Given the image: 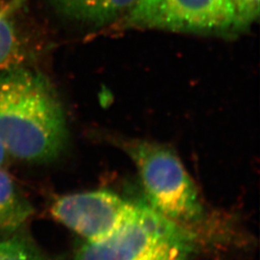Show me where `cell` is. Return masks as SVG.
Instances as JSON below:
<instances>
[{
    "instance_id": "7a4b0ae2",
    "label": "cell",
    "mask_w": 260,
    "mask_h": 260,
    "mask_svg": "<svg viewBox=\"0 0 260 260\" xmlns=\"http://www.w3.org/2000/svg\"><path fill=\"white\" fill-rule=\"evenodd\" d=\"M197 233L141 204L129 222L98 241L85 242L75 260H190Z\"/></svg>"
},
{
    "instance_id": "9c48e42d",
    "label": "cell",
    "mask_w": 260,
    "mask_h": 260,
    "mask_svg": "<svg viewBox=\"0 0 260 260\" xmlns=\"http://www.w3.org/2000/svg\"><path fill=\"white\" fill-rule=\"evenodd\" d=\"M0 260H46L34 243L15 235L0 240Z\"/></svg>"
},
{
    "instance_id": "3957f363",
    "label": "cell",
    "mask_w": 260,
    "mask_h": 260,
    "mask_svg": "<svg viewBox=\"0 0 260 260\" xmlns=\"http://www.w3.org/2000/svg\"><path fill=\"white\" fill-rule=\"evenodd\" d=\"M122 146L138 169L149 205L168 220L196 233L205 222V207L176 152L141 140L126 141Z\"/></svg>"
},
{
    "instance_id": "30bf717a",
    "label": "cell",
    "mask_w": 260,
    "mask_h": 260,
    "mask_svg": "<svg viewBox=\"0 0 260 260\" xmlns=\"http://www.w3.org/2000/svg\"><path fill=\"white\" fill-rule=\"evenodd\" d=\"M238 27L249 24L256 19L259 14V0H232Z\"/></svg>"
},
{
    "instance_id": "8fae6325",
    "label": "cell",
    "mask_w": 260,
    "mask_h": 260,
    "mask_svg": "<svg viewBox=\"0 0 260 260\" xmlns=\"http://www.w3.org/2000/svg\"><path fill=\"white\" fill-rule=\"evenodd\" d=\"M9 154L0 142V168H6L9 161Z\"/></svg>"
},
{
    "instance_id": "8992f818",
    "label": "cell",
    "mask_w": 260,
    "mask_h": 260,
    "mask_svg": "<svg viewBox=\"0 0 260 260\" xmlns=\"http://www.w3.org/2000/svg\"><path fill=\"white\" fill-rule=\"evenodd\" d=\"M53 8L70 19L103 24L126 13L137 0H49Z\"/></svg>"
},
{
    "instance_id": "5b68a950",
    "label": "cell",
    "mask_w": 260,
    "mask_h": 260,
    "mask_svg": "<svg viewBox=\"0 0 260 260\" xmlns=\"http://www.w3.org/2000/svg\"><path fill=\"white\" fill-rule=\"evenodd\" d=\"M140 205L101 190L59 197L51 205L50 213L86 242H92L107 237L129 222Z\"/></svg>"
},
{
    "instance_id": "6da1fadb",
    "label": "cell",
    "mask_w": 260,
    "mask_h": 260,
    "mask_svg": "<svg viewBox=\"0 0 260 260\" xmlns=\"http://www.w3.org/2000/svg\"><path fill=\"white\" fill-rule=\"evenodd\" d=\"M68 141L63 106L46 75L23 62L0 70V142L10 158L46 163Z\"/></svg>"
},
{
    "instance_id": "7c38bea8",
    "label": "cell",
    "mask_w": 260,
    "mask_h": 260,
    "mask_svg": "<svg viewBox=\"0 0 260 260\" xmlns=\"http://www.w3.org/2000/svg\"><path fill=\"white\" fill-rule=\"evenodd\" d=\"M3 1H4V0H0V3H2V2H3Z\"/></svg>"
},
{
    "instance_id": "ba28073f",
    "label": "cell",
    "mask_w": 260,
    "mask_h": 260,
    "mask_svg": "<svg viewBox=\"0 0 260 260\" xmlns=\"http://www.w3.org/2000/svg\"><path fill=\"white\" fill-rule=\"evenodd\" d=\"M21 0L0 3V70L22 63L25 57L23 38L16 18Z\"/></svg>"
},
{
    "instance_id": "277c9868",
    "label": "cell",
    "mask_w": 260,
    "mask_h": 260,
    "mask_svg": "<svg viewBox=\"0 0 260 260\" xmlns=\"http://www.w3.org/2000/svg\"><path fill=\"white\" fill-rule=\"evenodd\" d=\"M123 19L129 27L191 33L238 27L232 0H137Z\"/></svg>"
},
{
    "instance_id": "52a82bcc",
    "label": "cell",
    "mask_w": 260,
    "mask_h": 260,
    "mask_svg": "<svg viewBox=\"0 0 260 260\" xmlns=\"http://www.w3.org/2000/svg\"><path fill=\"white\" fill-rule=\"evenodd\" d=\"M33 211L6 168H0V231L17 233L27 223Z\"/></svg>"
}]
</instances>
